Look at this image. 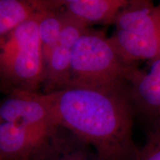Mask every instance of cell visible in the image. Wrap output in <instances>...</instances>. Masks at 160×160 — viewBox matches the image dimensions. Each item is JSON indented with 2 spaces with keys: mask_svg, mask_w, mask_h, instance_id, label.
<instances>
[{
  "mask_svg": "<svg viewBox=\"0 0 160 160\" xmlns=\"http://www.w3.org/2000/svg\"><path fill=\"white\" fill-rule=\"evenodd\" d=\"M43 96L57 125L93 148L100 160L137 159L140 150L133 138L137 109L127 81L71 84Z\"/></svg>",
  "mask_w": 160,
  "mask_h": 160,
  "instance_id": "1",
  "label": "cell"
},
{
  "mask_svg": "<svg viewBox=\"0 0 160 160\" xmlns=\"http://www.w3.org/2000/svg\"><path fill=\"white\" fill-rule=\"evenodd\" d=\"M39 12L0 37V81L10 92L39 93L43 85L45 69L39 34Z\"/></svg>",
  "mask_w": 160,
  "mask_h": 160,
  "instance_id": "2",
  "label": "cell"
},
{
  "mask_svg": "<svg viewBox=\"0 0 160 160\" xmlns=\"http://www.w3.org/2000/svg\"><path fill=\"white\" fill-rule=\"evenodd\" d=\"M109 40L126 63L160 59V7L147 0H128L118 13Z\"/></svg>",
  "mask_w": 160,
  "mask_h": 160,
  "instance_id": "3",
  "label": "cell"
},
{
  "mask_svg": "<svg viewBox=\"0 0 160 160\" xmlns=\"http://www.w3.org/2000/svg\"><path fill=\"white\" fill-rule=\"evenodd\" d=\"M133 66L120 57L105 33L88 28L72 49L69 85L124 81Z\"/></svg>",
  "mask_w": 160,
  "mask_h": 160,
  "instance_id": "4",
  "label": "cell"
},
{
  "mask_svg": "<svg viewBox=\"0 0 160 160\" xmlns=\"http://www.w3.org/2000/svg\"><path fill=\"white\" fill-rule=\"evenodd\" d=\"M2 122L51 131L58 127L42 93L13 91L0 104Z\"/></svg>",
  "mask_w": 160,
  "mask_h": 160,
  "instance_id": "5",
  "label": "cell"
},
{
  "mask_svg": "<svg viewBox=\"0 0 160 160\" xmlns=\"http://www.w3.org/2000/svg\"><path fill=\"white\" fill-rule=\"evenodd\" d=\"M53 130L44 131L2 122L0 155L3 160H33L36 153Z\"/></svg>",
  "mask_w": 160,
  "mask_h": 160,
  "instance_id": "6",
  "label": "cell"
},
{
  "mask_svg": "<svg viewBox=\"0 0 160 160\" xmlns=\"http://www.w3.org/2000/svg\"><path fill=\"white\" fill-rule=\"evenodd\" d=\"M137 111L160 119V59L151 62L148 71L133 66L125 77Z\"/></svg>",
  "mask_w": 160,
  "mask_h": 160,
  "instance_id": "7",
  "label": "cell"
},
{
  "mask_svg": "<svg viewBox=\"0 0 160 160\" xmlns=\"http://www.w3.org/2000/svg\"><path fill=\"white\" fill-rule=\"evenodd\" d=\"M33 160H100L91 147L65 128H56Z\"/></svg>",
  "mask_w": 160,
  "mask_h": 160,
  "instance_id": "8",
  "label": "cell"
},
{
  "mask_svg": "<svg viewBox=\"0 0 160 160\" xmlns=\"http://www.w3.org/2000/svg\"><path fill=\"white\" fill-rule=\"evenodd\" d=\"M57 8L88 25H111L128 0H54Z\"/></svg>",
  "mask_w": 160,
  "mask_h": 160,
  "instance_id": "9",
  "label": "cell"
},
{
  "mask_svg": "<svg viewBox=\"0 0 160 160\" xmlns=\"http://www.w3.org/2000/svg\"><path fill=\"white\" fill-rule=\"evenodd\" d=\"M47 5L45 0H0V37L13 31Z\"/></svg>",
  "mask_w": 160,
  "mask_h": 160,
  "instance_id": "10",
  "label": "cell"
},
{
  "mask_svg": "<svg viewBox=\"0 0 160 160\" xmlns=\"http://www.w3.org/2000/svg\"><path fill=\"white\" fill-rule=\"evenodd\" d=\"M63 26L62 12L54 6L53 1L39 13V34L41 42L44 64L47 63L52 51L57 47Z\"/></svg>",
  "mask_w": 160,
  "mask_h": 160,
  "instance_id": "11",
  "label": "cell"
},
{
  "mask_svg": "<svg viewBox=\"0 0 160 160\" xmlns=\"http://www.w3.org/2000/svg\"><path fill=\"white\" fill-rule=\"evenodd\" d=\"M136 160H160V119L149 131L147 142Z\"/></svg>",
  "mask_w": 160,
  "mask_h": 160,
  "instance_id": "12",
  "label": "cell"
},
{
  "mask_svg": "<svg viewBox=\"0 0 160 160\" xmlns=\"http://www.w3.org/2000/svg\"><path fill=\"white\" fill-rule=\"evenodd\" d=\"M0 160H3L2 157V156H1V155H0Z\"/></svg>",
  "mask_w": 160,
  "mask_h": 160,
  "instance_id": "13",
  "label": "cell"
},
{
  "mask_svg": "<svg viewBox=\"0 0 160 160\" xmlns=\"http://www.w3.org/2000/svg\"><path fill=\"white\" fill-rule=\"evenodd\" d=\"M2 122V120H1V119H0V123H1Z\"/></svg>",
  "mask_w": 160,
  "mask_h": 160,
  "instance_id": "14",
  "label": "cell"
},
{
  "mask_svg": "<svg viewBox=\"0 0 160 160\" xmlns=\"http://www.w3.org/2000/svg\"><path fill=\"white\" fill-rule=\"evenodd\" d=\"M159 7H160V3H159Z\"/></svg>",
  "mask_w": 160,
  "mask_h": 160,
  "instance_id": "15",
  "label": "cell"
}]
</instances>
